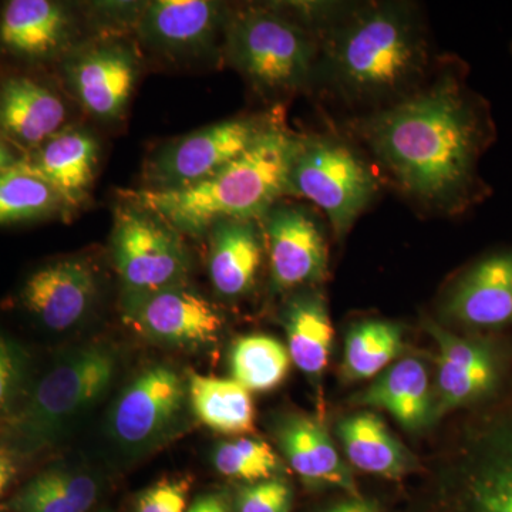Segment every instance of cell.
Listing matches in <instances>:
<instances>
[{
	"label": "cell",
	"mask_w": 512,
	"mask_h": 512,
	"mask_svg": "<svg viewBox=\"0 0 512 512\" xmlns=\"http://www.w3.org/2000/svg\"><path fill=\"white\" fill-rule=\"evenodd\" d=\"M111 254L123 293L128 295L187 282L190 256L180 234L133 205L116 212Z\"/></svg>",
	"instance_id": "obj_7"
},
{
	"label": "cell",
	"mask_w": 512,
	"mask_h": 512,
	"mask_svg": "<svg viewBox=\"0 0 512 512\" xmlns=\"http://www.w3.org/2000/svg\"><path fill=\"white\" fill-rule=\"evenodd\" d=\"M188 404L195 419L215 433L242 436L255 426L251 392L234 379L190 373Z\"/></svg>",
	"instance_id": "obj_27"
},
{
	"label": "cell",
	"mask_w": 512,
	"mask_h": 512,
	"mask_svg": "<svg viewBox=\"0 0 512 512\" xmlns=\"http://www.w3.org/2000/svg\"><path fill=\"white\" fill-rule=\"evenodd\" d=\"M212 463L221 476L249 484L275 478L282 468L281 458L274 448L251 436L218 444Z\"/></svg>",
	"instance_id": "obj_31"
},
{
	"label": "cell",
	"mask_w": 512,
	"mask_h": 512,
	"mask_svg": "<svg viewBox=\"0 0 512 512\" xmlns=\"http://www.w3.org/2000/svg\"><path fill=\"white\" fill-rule=\"evenodd\" d=\"M355 403L384 410L406 430L423 429L434 419V387L429 367L417 357H404L357 394Z\"/></svg>",
	"instance_id": "obj_21"
},
{
	"label": "cell",
	"mask_w": 512,
	"mask_h": 512,
	"mask_svg": "<svg viewBox=\"0 0 512 512\" xmlns=\"http://www.w3.org/2000/svg\"><path fill=\"white\" fill-rule=\"evenodd\" d=\"M187 406V380L173 367L148 366L117 397L107 429L119 446L146 450L170 437Z\"/></svg>",
	"instance_id": "obj_11"
},
{
	"label": "cell",
	"mask_w": 512,
	"mask_h": 512,
	"mask_svg": "<svg viewBox=\"0 0 512 512\" xmlns=\"http://www.w3.org/2000/svg\"><path fill=\"white\" fill-rule=\"evenodd\" d=\"M453 466L460 512H512V406L466 431Z\"/></svg>",
	"instance_id": "obj_8"
},
{
	"label": "cell",
	"mask_w": 512,
	"mask_h": 512,
	"mask_svg": "<svg viewBox=\"0 0 512 512\" xmlns=\"http://www.w3.org/2000/svg\"><path fill=\"white\" fill-rule=\"evenodd\" d=\"M18 164V160L13 157L5 143L0 141V175L5 174L10 168L15 167Z\"/></svg>",
	"instance_id": "obj_38"
},
{
	"label": "cell",
	"mask_w": 512,
	"mask_h": 512,
	"mask_svg": "<svg viewBox=\"0 0 512 512\" xmlns=\"http://www.w3.org/2000/svg\"><path fill=\"white\" fill-rule=\"evenodd\" d=\"M100 483L82 468L53 466L26 481L9 500L5 512H89L99 500Z\"/></svg>",
	"instance_id": "obj_26"
},
{
	"label": "cell",
	"mask_w": 512,
	"mask_h": 512,
	"mask_svg": "<svg viewBox=\"0 0 512 512\" xmlns=\"http://www.w3.org/2000/svg\"><path fill=\"white\" fill-rule=\"evenodd\" d=\"M2 440H3V430L0 429V441H2Z\"/></svg>",
	"instance_id": "obj_39"
},
{
	"label": "cell",
	"mask_w": 512,
	"mask_h": 512,
	"mask_svg": "<svg viewBox=\"0 0 512 512\" xmlns=\"http://www.w3.org/2000/svg\"><path fill=\"white\" fill-rule=\"evenodd\" d=\"M350 464L363 473L400 478L414 466L412 454L372 412L350 414L336 426Z\"/></svg>",
	"instance_id": "obj_25"
},
{
	"label": "cell",
	"mask_w": 512,
	"mask_h": 512,
	"mask_svg": "<svg viewBox=\"0 0 512 512\" xmlns=\"http://www.w3.org/2000/svg\"><path fill=\"white\" fill-rule=\"evenodd\" d=\"M258 221L276 291H292L325 281L328 244L315 215L299 205H274Z\"/></svg>",
	"instance_id": "obj_13"
},
{
	"label": "cell",
	"mask_w": 512,
	"mask_h": 512,
	"mask_svg": "<svg viewBox=\"0 0 512 512\" xmlns=\"http://www.w3.org/2000/svg\"><path fill=\"white\" fill-rule=\"evenodd\" d=\"M441 315L477 335L512 328V249L484 256L458 276Z\"/></svg>",
	"instance_id": "obj_14"
},
{
	"label": "cell",
	"mask_w": 512,
	"mask_h": 512,
	"mask_svg": "<svg viewBox=\"0 0 512 512\" xmlns=\"http://www.w3.org/2000/svg\"><path fill=\"white\" fill-rule=\"evenodd\" d=\"M30 383L28 355L15 340L0 332V429L3 433L18 412Z\"/></svg>",
	"instance_id": "obj_32"
},
{
	"label": "cell",
	"mask_w": 512,
	"mask_h": 512,
	"mask_svg": "<svg viewBox=\"0 0 512 512\" xmlns=\"http://www.w3.org/2000/svg\"><path fill=\"white\" fill-rule=\"evenodd\" d=\"M404 348L402 328L387 320H363L350 328L345 342L343 375L366 380L383 373Z\"/></svg>",
	"instance_id": "obj_28"
},
{
	"label": "cell",
	"mask_w": 512,
	"mask_h": 512,
	"mask_svg": "<svg viewBox=\"0 0 512 512\" xmlns=\"http://www.w3.org/2000/svg\"><path fill=\"white\" fill-rule=\"evenodd\" d=\"M275 439L289 466L306 484L355 491L348 464L316 417H284L275 426Z\"/></svg>",
	"instance_id": "obj_18"
},
{
	"label": "cell",
	"mask_w": 512,
	"mask_h": 512,
	"mask_svg": "<svg viewBox=\"0 0 512 512\" xmlns=\"http://www.w3.org/2000/svg\"><path fill=\"white\" fill-rule=\"evenodd\" d=\"M190 481L165 478L138 495L136 512H187Z\"/></svg>",
	"instance_id": "obj_34"
},
{
	"label": "cell",
	"mask_w": 512,
	"mask_h": 512,
	"mask_svg": "<svg viewBox=\"0 0 512 512\" xmlns=\"http://www.w3.org/2000/svg\"><path fill=\"white\" fill-rule=\"evenodd\" d=\"M187 512H229L224 498L217 494L201 495L188 507Z\"/></svg>",
	"instance_id": "obj_36"
},
{
	"label": "cell",
	"mask_w": 512,
	"mask_h": 512,
	"mask_svg": "<svg viewBox=\"0 0 512 512\" xmlns=\"http://www.w3.org/2000/svg\"><path fill=\"white\" fill-rule=\"evenodd\" d=\"M116 353L100 343L66 350L30 383L3 441L23 461L55 446L67 427L106 394L117 375Z\"/></svg>",
	"instance_id": "obj_5"
},
{
	"label": "cell",
	"mask_w": 512,
	"mask_h": 512,
	"mask_svg": "<svg viewBox=\"0 0 512 512\" xmlns=\"http://www.w3.org/2000/svg\"><path fill=\"white\" fill-rule=\"evenodd\" d=\"M66 121L59 96L28 77H12L0 86V133L19 146L39 148Z\"/></svg>",
	"instance_id": "obj_22"
},
{
	"label": "cell",
	"mask_w": 512,
	"mask_h": 512,
	"mask_svg": "<svg viewBox=\"0 0 512 512\" xmlns=\"http://www.w3.org/2000/svg\"><path fill=\"white\" fill-rule=\"evenodd\" d=\"M97 161L96 138L82 128H67L49 138L22 164L55 188L64 207H77L92 187Z\"/></svg>",
	"instance_id": "obj_19"
},
{
	"label": "cell",
	"mask_w": 512,
	"mask_h": 512,
	"mask_svg": "<svg viewBox=\"0 0 512 512\" xmlns=\"http://www.w3.org/2000/svg\"><path fill=\"white\" fill-rule=\"evenodd\" d=\"M62 207L55 188L22 161L0 175V225L39 220Z\"/></svg>",
	"instance_id": "obj_30"
},
{
	"label": "cell",
	"mask_w": 512,
	"mask_h": 512,
	"mask_svg": "<svg viewBox=\"0 0 512 512\" xmlns=\"http://www.w3.org/2000/svg\"><path fill=\"white\" fill-rule=\"evenodd\" d=\"M298 134L272 121L254 144L218 173L181 190L124 191L126 204L154 215L192 237L228 220H261L289 195V173Z\"/></svg>",
	"instance_id": "obj_3"
},
{
	"label": "cell",
	"mask_w": 512,
	"mask_h": 512,
	"mask_svg": "<svg viewBox=\"0 0 512 512\" xmlns=\"http://www.w3.org/2000/svg\"><path fill=\"white\" fill-rule=\"evenodd\" d=\"M379 190L372 167L350 141L332 133L299 136L289 195L325 212L336 238L348 235Z\"/></svg>",
	"instance_id": "obj_6"
},
{
	"label": "cell",
	"mask_w": 512,
	"mask_h": 512,
	"mask_svg": "<svg viewBox=\"0 0 512 512\" xmlns=\"http://www.w3.org/2000/svg\"><path fill=\"white\" fill-rule=\"evenodd\" d=\"M326 512H377V508L369 501L352 498V500L335 505Z\"/></svg>",
	"instance_id": "obj_37"
},
{
	"label": "cell",
	"mask_w": 512,
	"mask_h": 512,
	"mask_svg": "<svg viewBox=\"0 0 512 512\" xmlns=\"http://www.w3.org/2000/svg\"><path fill=\"white\" fill-rule=\"evenodd\" d=\"M288 348L268 335H248L235 340L229 353L232 379L249 392H269L289 373Z\"/></svg>",
	"instance_id": "obj_29"
},
{
	"label": "cell",
	"mask_w": 512,
	"mask_h": 512,
	"mask_svg": "<svg viewBox=\"0 0 512 512\" xmlns=\"http://www.w3.org/2000/svg\"><path fill=\"white\" fill-rule=\"evenodd\" d=\"M121 312L138 335L173 348H204L217 342L224 328L217 306L187 282L138 295L123 293Z\"/></svg>",
	"instance_id": "obj_12"
},
{
	"label": "cell",
	"mask_w": 512,
	"mask_h": 512,
	"mask_svg": "<svg viewBox=\"0 0 512 512\" xmlns=\"http://www.w3.org/2000/svg\"><path fill=\"white\" fill-rule=\"evenodd\" d=\"M292 488L284 478L248 484L239 491L237 512H291Z\"/></svg>",
	"instance_id": "obj_33"
},
{
	"label": "cell",
	"mask_w": 512,
	"mask_h": 512,
	"mask_svg": "<svg viewBox=\"0 0 512 512\" xmlns=\"http://www.w3.org/2000/svg\"><path fill=\"white\" fill-rule=\"evenodd\" d=\"M312 12L319 35L315 86L350 109H384L429 82V35L412 3H312Z\"/></svg>",
	"instance_id": "obj_2"
},
{
	"label": "cell",
	"mask_w": 512,
	"mask_h": 512,
	"mask_svg": "<svg viewBox=\"0 0 512 512\" xmlns=\"http://www.w3.org/2000/svg\"><path fill=\"white\" fill-rule=\"evenodd\" d=\"M99 285L93 266L80 258H63L40 266L19 291L20 306L52 332L79 325L96 301Z\"/></svg>",
	"instance_id": "obj_15"
},
{
	"label": "cell",
	"mask_w": 512,
	"mask_h": 512,
	"mask_svg": "<svg viewBox=\"0 0 512 512\" xmlns=\"http://www.w3.org/2000/svg\"><path fill=\"white\" fill-rule=\"evenodd\" d=\"M23 463L25 461L5 441H0V505L3 504V497L8 494L10 485L19 477Z\"/></svg>",
	"instance_id": "obj_35"
},
{
	"label": "cell",
	"mask_w": 512,
	"mask_h": 512,
	"mask_svg": "<svg viewBox=\"0 0 512 512\" xmlns=\"http://www.w3.org/2000/svg\"><path fill=\"white\" fill-rule=\"evenodd\" d=\"M229 12L208 0H156L140 10L137 30L144 42L168 55L207 52L225 36Z\"/></svg>",
	"instance_id": "obj_16"
},
{
	"label": "cell",
	"mask_w": 512,
	"mask_h": 512,
	"mask_svg": "<svg viewBox=\"0 0 512 512\" xmlns=\"http://www.w3.org/2000/svg\"><path fill=\"white\" fill-rule=\"evenodd\" d=\"M272 121L239 117L178 138L148 160L144 188L181 190L201 183L244 154Z\"/></svg>",
	"instance_id": "obj_10"
},
{
	"label": "cell",
	"mask_w": 512,
	"mask_h": 512,
	"mask_svg": "<svg viewBox=\"0 0 512 512\" xmlns=\"http://www.w3.org/2000/svg\"><path fill=\"white\" fill-rule=\"evenodd\" d=\"M224 40L228 62L262 96L286 99L315 86L319 35L312 3L229 12Z\"/></svg>",
	"instance_id": "obj_4"
},
{
	"label": "cell",
	"mask_w": 512,
	"mask_h": 512,
	"mask_svg": "<svg viewBox=\"0 0 512 512\" xmlns=\"http://www.w3.org/2000/svg\"><path fill=\"white\" fill-rule=\"evenodd\" d=\"M424 326L437 345L434 419L493 399L507 376L505 350L494 340L460 336L433 320Z\"/></svg>",
	"instance_id": "obj_9"
},
{
	"label": "cell",
	"mask_w": 512,
	"mask_h": 512,
	"mask_svg": "<svg viewBox=\"0 0 512 512\" xmlns=\"http://www.w3.org/2000/svg\"><path fill=\"white\" fill-rule=\"evenodd\" d=\"M69 13L50 0H12L0 16V45L13 55L45 59L69 40Z\"/></svg>",
	"instance_id": "obj_23"
},
{
	"label": "cell",
	"mask_w": 512,
	"mask_h": 512,
	"mask_svg": "<svg viewBox=\"0 0 512 512\" xmlns=\"http://www.w3.org/2000/svg\"><path fill=\"white\" fill-rule=\"evenodd\" d=\"M256 222L221 221L208 231V272L215 291L224 298H239L254 288L265 254L261 227Z\"/></svg>",
	"instance_id": "obj_20"
},
{
	"label": "cell",
	"mask_w": 512,
	"mask_h": 512,
	"mask_svg": "<svg viewBox=\"0 0 512 512\" xmlns=\"http://www.w3.org/2000/svg\"><path fill=\"white\" fill-rule=\"evenodd\" d=\"M286 348L292 363L313 382H320L332 352V322L322 293L303 289L286 302L282 312Z\"/></svg>",
	"instance_id": "obj_24"
},
{
	"label": "cell",
	"mask_w": 512,
	"mask_h": 512,
	"mask_svg": "<svg viewBox=\"0 0 512 512\" xmlns=\"http://www.w3.org/2000/svg\"><path fill=\"white\" fill-rule=\"evenodd\" d=\"M74 93L84 109L99 119H117L134 90L136 57L126 47H93L73 59L67 69Z\"/></svg>",
	"instance_id": "obj_17"
},
{
	"label": "cell",
	"mask_w": 512,
	"mask_h": 512,
	"mask_svg": "<svg viewBox=\"0 0 512 512\" xmlns=\"http://www.w3.org/2000/svg\"><path fill=\"white\" fill-rule=\"evenodd\" d=\"M349 128L423 210L463 214L490 192L478 167L495 138L493 116L456 64L406 99L355 117Z\"/></svg>",
	"instance_id": "obj_1"
}]
</instances>
